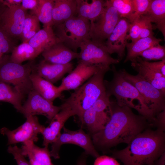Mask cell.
<instances>
[{
	"instance_id": "cell-1",
	"label": "cell",
	"mask_w": 165,
	"mask_h": 165,
	"mask_svg": "<svg viewBox=\"0 0 165 165\" xmlns=\"http://www.w3.org/2000/svg\"><path fill=\"white\" fill-rule=\"evenodd\" d=\"M109 119L103 129L92 134L94 145L101 149L128 144L134 137L153 125L145 117L135 114L131 108L110 101Z\"/></svg>"
},
{
	"instance_id": "cell-2",
	"label": "cell",
	"mask_w": 165,
	"mask_h": 165,
	"mask_svg": "<svg viewBox=\"0 0 165 165\" xmlns=\"http://www.w3.org/2000/svg\"><path fill=\"white\" fill-rule=\"evenodd\" d=\"M165 151V132L148 128L134 137L126 147L112 154L124 165H143L154 164Z\"/></svg>"
},
{
	"instance_id": "cell-3",
	"label": "cell",
	"mask_w": 165,
	"mask_h": 165,
	"mask_svg": "<svg viewBox=\"0 0 165 165\" xmlns=\"http://www.w3.org/2000/svg\"><path fill=\"white\" fill-rule=\"evenodd\" d=\"M111 70L113 77L110 81L104 80L106 92L110 97L114 96L116 103L120 106H127L134 108L137 111L138 104L139 114L146 118L152 123L154 118L148 110L144 100L137 89L123 78L120 70L117 71L114 64Z\"/></svg>"
},
{
	"instance_id": "cell-4",
	"label": "cell",
	"mask_w": 165,
	"mask_h": 165,
	"mask_svg": "<svg viewBox=\"0 0 165 165\" xmlns=\"http://www.w3.org/2000/svg\"><path fill=\"white\" fill-rule=\"evenodd\" d=\"M111 70L110 66L102 67L89 79L74 90L64 103L75 111L80 119L85 111L91 107L105 92L104 77Z\"/></svg>"
},
{
	"instance_id": "cell-5",
	"label": "cell",
	"mask_w": 165,
	"mask_h": 165,
	"mask_svg": "<svg viewBox=\"0 0 165 165\" xmlns=\"http://www.w3.org/2000/svg\"><path fill=\"white\" fill-rule=\"evenodd\" d=\"M33 61L24 64L12 62L10 55H3L0 61V82L11 84L24 96L33 89L30 75L34 70Z\"/></svg>"
},
{
	"instance_id": "cell-6",
	"label": "cell",
	"mask_w": 165,
	"mask_h": 165,
	"mask_svg": "<svg viewBox=\"0 0 165 165\" xmlns=\"http://www.w3.org/2000/svg\"><path fill=\"white\" fill-rule=\"evenodd\" d=\"M90 21L75 16L53 28L58 42L77 53L81 45L87 39H90Z\"/></svg>"
},
{
	"instance_id": "cell-7",
	"label": "cell",
	"mask_w": 165,
	"mask_h": 165,
	"mask_svg": "<svg viewBox=\"0 0 165 165\" xmlns=\"http://www.w3.org/2000/svg\"><path fill=\"white\" fill-rule=\"evenodd\" d=\"M120 70L125 79L138 90L154 118L165 109V94L145 81L139 74L133 75L124 69Z\"/></svg>"
},
{
	"instance_id": "cell-8",
	"label": "cell",
	"mask_w": 165,
	"mask_h": 165,
	"mask_svg": "<svg viewBox=\"0 0 165 165\" xmlns=\"http://www.w3.org/2000/svg\"><path fill=\"white\" fill-rule=\"evenodd\" d=\"M121 17L109 0H105L102 13L95 20L90 22L89 36L92 41L100 44L108 39Z\"/></svg>"
},
{
	"instance_id": "cell-9",
	"label": "cell",
	"mask_w": 165,
	"mask_h": 165,
	"mask_svg": "<svg viewBox=\"0 0 165 165\" xmlns=\"http://www.w3.org/2000/svg\"><path fill=\"white\" fill-rule=\"evenodd\" d=\"M64 132L58 138L51 144L50 153L55 159L59 158V152L61 146L64 144H72L83 148L86 154L97 157L99 156L90 136L82 129L72 131L63 127Z\"/></svg>"
},
{
	"instance_id": "cell-10",
	"label": "cell",
	"mask_w": 165,
	"mask_h": 165,
	"mask_svg": "<svg viewBox=\"0 0 165 165\" xmlns=\"http://www.w3.org/2000/svg\"><path fill=\"white\" fill-rule=\"evenodd\" d=\"M26 118V121L15 130H11L5 127L1 129V133L7 136L8 144L38 141V134H42L45 127L40 123L35 116H29Z\"/></svg>"
},
{
	"instance_id": "cell-11",
	"label": "cell",
	"mask_w": 165,
	"mask_h": 165,
	"mask_svg": "<svg viewBox=\"0 0 165 165\" xmlns=\"http://www.w3.org/2000/svg\"><path fill=\"white\" fill-rule=\"evenodd\" d=\"M61 106L53 105L33 89L28 94V98L22 105L20 112L26 117L29 116L42 115L50 121L61 110Z\"/></svg>"
},
{
	"instance_id": "cell-12",
	"label": "cell",
	"mask_w": 165,
	"mask_h": 165,
	"mask_svg": "<svg viewBox=\"0 0 165 165\" xmlns=\"http://www.w3.org/2000/svg\"><path fill=\"white\" fill-rule=\"evenodd\" d=\"M79 61L90 65L110 66L119 63L118 59L112 57L104 49L102 44L88 39L80 45Z\"/></svg>"
},
{
	"instance_id": "cell-13",
	"label": "cell",
	"mask_w": 165,
	"mask_h": 165,
	"mask_svg": "<svg viewBox=\"0 0 165 165\" xmlns=\"http://www.w3.org/2000/svg\"><path fill=\"white\" fill-rule=\"evenodd\" d=\"M101 65H90L79 61L75 68L63 78L58 87L59 92L75 90L89 79L102 67Z\"/></svg>"
},
{
	"instance_id": "cell-14",
	"label": "cell",
	"mask_w": 165,
	"mask_h": 165,
	"mask_svg": "<svg viewBox=\"0 0 165 165\" xmlns=\"http://www.w3.org/2000/svg\"><path fill=\"white\" fill-rule=\"evenodd\" d=\"M130 24L127 19L121 18L108 39L102 44L110 54L116 53L119 61L125 55L127 43V36Z\"/></svg>"
},
{
	"instance_id": "cell-15",
	"label": "cell",
	"mask_w": 165,
	"mask_h": 165,
	"mask_svg": "<svg viewBox=\"0 0 165 165\" xmlns=\"http://www.w3.org/2000/svg\"><path fill=\"white\" fill-rule=\"evenodd\" d=\"M27 11L21 6L6 8L0 17V28L12 36L20 40Z\"/></svg>"
},
{
	"instance_id": "cell-16",
	"label": "cell",
	"mask_w": 165,
	"mask_h": 165,
	"mask_svg": "<svg viewBox=\"0 0 165 165\" xmlns=\"http://www.w3.org/2000/svg\"><path fill=\"white\" fill-rule=\"evenodd\" d=\"M61 106V110L50 120L49 125L45 127L42 133L44 147H48L50 144L56 141L67 120L72 116H77L76 112L68 105L64 102Z\"/></svg>"
},
{
	"instance_id": "cell-17",
	"label": "cell",
	"mask_w": 165,
	"mask_h": 165,
	"mask_svg": "<svg viewBox=\"0 0 165 165\" xmlns=\"http://www.w3.org/2000/svg\"><path fill=\"white\" fill-rule=\"evenodd\" d=\"M73 68V64L71 62L58 64L50 63L43 59L35 65L34 70L41 77L53 84L65 74L71 72Z\"/></svg>"
},
{
	"instance_id": "cell-18",
	"label": "cell",
	"mask_w": 165,
	"mask_h": 165,
	"mask_svg": "<svg viewBox=\"0 0 165 165\" xmlns=\"http://www.w3.org/2000/svg\"><path fill=\"white\" fill-rule=\"evenodd\" d=\"M44 60L52 63L64 64L78 59L79 53L75 52L61 42H57L42 53Z\"/></svg>"
},
{
	"instance_id": "cell-19",
	"label": "cell",
	"mask_w": 165,
	"mask_h": 165,
	"mask_svg": "<svg viewBox=\"0 0 165 165\" xmlns=\"http://www.w3.org/2000/svg\"><path fill=\"white\" fill-rule=\"evenodd\" d=\"M76 0H54L52 10L53 27L77 15Z\"/></svg>"
},
{
	"instance_id": "cell-20",
	"label": "cell",
	"mask_w": 165,
	"mask_h": 165,
	"mask_svg": "<svg viewBox=\"0 0 165 165\" xmlns=\"http://www.w3.org/2000/svg\"><path fill=\"white\" fill-rule=\"evenodd\" d=\"M109 118L105 111H97L91 107L84 112L80 120L93 134L103 129Z\"/></svg>"
},
{
	"instance_id": "cell-21",
	"label": "cell",
	"mask_w": 165,
	"mask_h": 165,
	"mask_svg": "<svg viewBox=\"0 0 165 165\" xmlns=\"http://www.w3.org/2000/svg\"><path fill=\"white\" fill-rule=\"evenodd\" d=\"M57 42L58 40L52 27H43L28 42L39 54Z\"/></svg>"
},
{
	"instance_id": "cell-22",
	"label": "cell",
	"mask_w": 165,
	"mask_h": 165,
	"mask_svg": "<svg viewBox=\"0 0 165 165\" xmlns=\"http://www.w3.org/2000/svg\"><path fill=\"white\" fill-rule=\"evenodd\" d=\"M77 16L92 22L103 12L105 0H92L89 3L87 0H76Z\"/></svg>"
},
{
	"instance_id": "cell-23",
	"label": "cell",
	"mask_w": 165,
	"mask_h": 165,
	"mask_svg": "<svg viewBox=\"0 0 165 165\" xmlns=\"http://www.w3.org/2000/svg\"><path fill=\"white\" fill-rule=\"evenodd\" d=\"M33 89L43 97L53 102V101L61 96L58 87L40 76L34 70L30 76Z\"/></svg>"
},
{
	"instance_id": "cell-24",
	"label": "cell",
	"mask_w": 165,
	"mask_h": 165,
	"mask_svg": "<svg viewBox=\"0 0 165 165\" xmlns=\"http://www.w3.org/2000/svg\"><path fill=\"white\" fill-rule=\"evenodd\" d=\"M131 66L145 81L165 94V77L159 72L145 65L136 59Z\"/></svg>"
},
{
	"instance_id": "cell-25",
	"label": "cell",
	"mask_w": 165,
	"mask_h": 165,
	"mask_svg": "<svg viewBox=\"0 0 165 165\" xmlns=\"http://www.w3.org/2000/svg\"><path fill=\"white\" fill-rule=\"evenodd\" d=\"M162 41L161 39L157 38L153 36L140 38L135 41L127 42L126 47L127 54L124 63L133 61L143 51L152 46L160 44Z\"/></svg>"
},
{
	"instance_id": "cell-26",
	"label": "cell",
	"mask_w": 165,
	"mask_h": 165,
	"mask_svg": "<svg viewBox=\"0 0 165 165\" xmlns=\"http://www.w3.org/2000/svg\"><path fill=\"white\" fill-rule=\"evenodd\" d=\"M151 22L153 29H157L165 38V0H151L148 11L145 14Z\"/></svg>"
},
{
	"instance_id": "cell-27",
	"label": "cell",
	"mask_w": 165,
	"mask_h": 165,
	"mask_svg": "<svg viewBox=\"0 0 165 165\" xmlns=\"http://www.w3.org/2000/svg\"><path fill=\"white\" fill-rule=\"evenodd\" d=\"M39 54L28 42H22L14 49L10 59L13 62L22 64L27 61H33Z\"/></svg>"
},
{
	"instance_id": "cell-28",
	"label": "cell",
	"mask_w": 165,
	"mask_h": 165,
	"mask_svg": "<svg viewBox=\"0 0 165 165\" xmlns=\"http://www.w3.org/2000/svg\"><path fill=\"white\" fill-rule=\"evenodd\" d=\"M54 0H39L38 6L31 14L35 15L39 22L43 24V27H53L52 10Z\"/></svg>"
},
{
	"instance_id": "cell-29",
	"label": "cell",
	"mask_w": 165,
	"mask_h": 165,
	"mask_svg": "<svg viewBox=\"0 0 165 165\" xmlns=\"http://www.w3.org/2000/svg\"><path fill=\"white\" fill-rule=\"evenodd\" d=\"M34 142L28 141L23 143V147L30 152L35 159L41 165H54L52 163L48 147L40 148Z\"/></svg>"
},
{
	"instance_id": "cell-30",
	"label": "cell",
	"mask_w": 165,
	"mask_h": 165,
	"mask_svg": "<svg viewBox=\"0 0 165 165\" xmlns=\"http://www.w3.org/2000/svg\"><path fill=\"white\" fill-rule=\"evenodd\" d=\"M39 21L35 15L27 13L25 17L20 40L22 42H28L40 29Z\"/></svg>"
},
{
	"instance_id": "cell-31",
	"label": "cell",
	"mask_w": 165,
	"mask_h": 165,
	"mask_svg": "<svg viewBox=\"0 0 165 165\" xmlns=\"http://www.w3.org/2000/svg\"><path fill=\"white\" fill-rule=\"evenodd\" d=\"M0 88L5 98L6 102L12 104L20 112L22 105V101L24 96L14 87L7 83L0 82Z\"/></svg>"
},
{
	"instance_id": "cell-32",
	"label": "cell",
	"mask_w": 165,
	"mask_h": 165,
	"mask_svg": "<svg viewBox=\"0 0 165 165\" xmlns=\"http://www.w3.org/2000/svg\"><path fill=\"white\" fill-rule=\"evenodd\" d=\"M121 18L129 20L134 12L132 0H109Z\"/></svg>"
},
{
	"instance_id": "cell-33",
	"label": "cell",
	"mask_w": 165,
	"mask_h": 165,
	"mask_svg": "<svg viewBox=\"0 0 165 165\" xmlns=\"http://www.w3.org/2000/svg\"><path fill=\"white\" fill-rule=\"evenodd\" d=\"M18 40L0 28V54L11 53L17 46Z\"/></svg>"
},
{
	"instance_id": "cell-34",
	"label": "cell",
	"mask_w": 165,
	"mask_h": 165,
	"mask_svg": "<svg viewBox=\"0 0 165 165\" xmlns=\"http://www.w3.org/2000/svg\"><path fill=\"white\" fill-rule=\"evenodd\" d=\"M139 57L147 61L165 59V46L159 44L152 46L142 53Z\"/></svg>"
},
{
	"instance_id": "cell-35",
	"label": "cell",
	"mask_w": 165,
	"mask_h": 165,
	"mask_svg": "<svg viewBox=\"0 0 165 165\" xmlns=\"http://www.w3.org/2000/svg\"><path fill=\"white\" fill-rule=\"evenodd\" d=\"M134 6V12L128 20L130 23L145 15L148 12L151 0H132Z\"/></svg>"
},
{
	"instance_id": "cell-36",
	"label": "cell",
	"mask_w": 165,
	"mask_h": 165,
	"mask_svg": "<svg viewBox=\"0 0 165 165\" xmlns=\"http://www.w3.org/2000/svg\"><path fill=\"white\" fill-rule=\"evenodd\" d=\"M141 23V30L140 38L154 36L152 22L149 18L144 15L140 16Z\"/></svg>"
},
{
	"instance_id": "cell-37",
	"label": "cell",
	"mask_w": 165,
	"mask_h": 165,
	"mask_svg": "<svg viewBox=\"0 0 165 165\" xmlns=\"http://www.w3.org/2000/svg\"><path fill=\"white\" fill-rule=\"evenodd\" d=\"M130 23L127 39L133 42L140 38L141 30L140 17Z\"/></svg>"
},
{
	"instance_id": "cell-38",
	"label": "cell",
	"mask_w": 165,
	"mask_h": 165,
	"mask_svg": "<svg viewBox=\"0 0 165 165\" xmlns=\"http://www.w3.org/2000/svg\"><path fill=\"white\" fill-rule=\"evenodd\" d=\"M8 152L13 155L17 165H31L25 159L22 153L21 149L16 145L13 146H9L8 149Z\"/></svg>"
},
{
	"instance_id": "cell-39",
	"label": "cell",
	"mask_w": 165,
	"mask_h": 165,
	"mask_svg": "<svg viewBox=\"0 0 165 165\" xmlns=\"http://www.w3.org/2000/svg\"><path fill=\"white\" fill-rule=\"evenodd\" d=\"M136 59L145 65L160 73L165 77V59L157 62H149L143 60L140 57Z\"/></svg>"
},
{
	"instance_id": "cell-40",
	"label": "cell",
	"mask_w": 165,
	"mask_h": 165,
	"mask_svg": "<svg viewBox=\"0 0 165 165\" xmlns=\"http://www.w3.org/2000/svg\"><path fill=\"white\" fill-rule=\"evenodd\" d=\"M94 165H120L113 157L106 155L99 156L95 159Z\"/></svg>"
},
{
	"instance_id": "cell-41",
	"label": "cell",
	"mask_w": 165,
	"mask_h": 165,
	"mask_svg": "<svg viewBox=\"0 0 165 165\" xmlns=\"http://www.w3.org/2000/svg\"><path fill=\"white\" fill-rule=\"evenodd\" d=\"M152 124L156 126L157 129L165 132V109L156 115Z\"/></svg>"
},
{
	"instance_id": "cell-42",
	"label": "cell",
	"mask_w": 165,
	"mask_h": 165,
	"mask_svg": "<svg viewBox=\"0 0 165 165\" xmlns=\"http://www.w3.org/2000/svg\"><path fill=\"white\" fill-rule=\"evenodd\" d=\"M39 2V0H22L21 6L26 10H30L32 11L37 8Z\"/></svg>"
},
{
	"instance_id": "cell-43",
	"label": "cell",
	"mask_w": 165,
	"mask_h": 165,
	"mask_svg": "<svg viewBox=\"0 0 165 165\" xmlns=\"http://www.w3.org/2000/svg\"><path fill=\"white\" fill-rule=\"evenodd\" d=\"M22 152L24 156H27L29 158V163L31 165H41L34 158L31 153L25 148L22 147Z\"/></svg>"
},
{
	"instance_id": "cell-44",
	"label": "cell",
	"mask_w": 165,
	"mask_h": 165,
	"mask_svg": "<svg viewBox=\"0 0 165 165\" xmlns=\"http://www.w3.org/2000/svg\"><path fill=\"white\" fill-rule=\"evenodd\" d=\"M3 3L9 8L20 6L22 0H2Z\"/></svg>"
},
{
	"instance_id": "cell-45",
	"label": "cell",
	"mask_w": 165,
	"mask_h": 165,
	"mask_svg": "<svg viewBox=\"0 0 165 165\" xmlns=\"http://www.w3.org/2000/svg\"><path fill=\"white\" fill-rule=\"evenodd\" d=\"M156 165H165V152L156 161Z\"/></svg>"
},
{
	"instance_id": "cell-46",
	"label": "cell",
	"mask_w": 165,
	"mask_h": 165,
	"mask_svg": "<svg viewBox=\"0 0 165 165\" xmlns=\"http://www.w3.org/2000/svg\"><path fill=\"white\" fill-rule=\"evenodd\" d=\"M6 6L3 3L2 0H0V17Z\"/></svg>"
},
{
	"instance_id": "cell-47",
	"label": "cell",
	"mask_w": 165,
	"mask_h": 165,
	"mask_svg": "<svg viewBox=\"0 0 165 165\" xmlns=\"http://www.w3.org/2000/svg\"><path fill=\"white\" fill-rule=\"evenodd\" d=\"M77 165H86L85 159L80 160L78 163Z\"/></svg>"
},
{
	"instance_id": "cell-48",
	"label": "cell",
	"mask_w": 165,
	"mask_h": 165,
	"mask_svg": "<svg viewBox=\"0 0 165 165\" xmlns=\"http://www.w3.org/2000/svg\"><path fill=\"white\" fill-rule=\"evenodd\" d=\"M3 55H1V54H0V60H1L2 56H3Z\"/></svg>"
},
{
	"instance_id": "cell-49",
	"label": "cell",
	"mask_w": 165,
	"mask_h": 165,
	"mask_svg": "<svg viewBox=\"0 0 165 165\" xmlns=\"http://www.w3.org/2000/svg\"><path fill=\"white\" fill-rule=\"evenodd\" d=\"M154 164H147V165H154Z\"/></svg>"
}]
</instances>
